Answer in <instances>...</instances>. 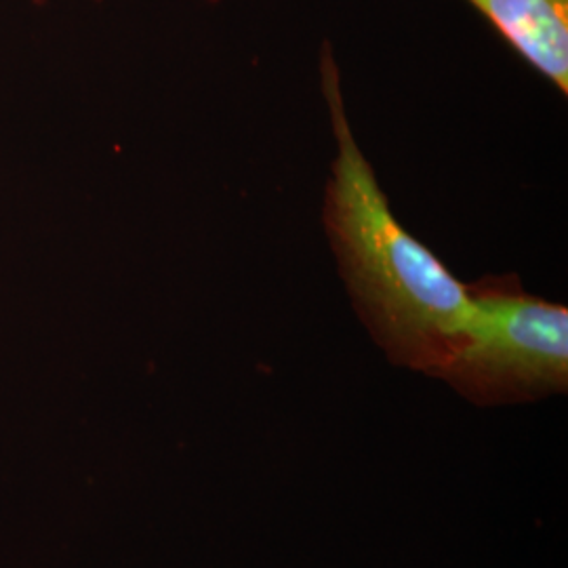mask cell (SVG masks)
Segmentation results:
<instances>
[{
	"label": "cell",
	"mask_w": 568,
	"mask_h": 568,
	"mask_svg": "<svg viewBox=\"0 0 568 568\" xmlns=\"http://www.w3.org/2000/svg\"><path fill=\"white\" fill-rule=\"evenodd\" d=\"M321 77L337 143L323 220L342 278L387 358L438 379L466 335L471 288L396 220L352 133L328 44Z\"/></svg>",
	"instance_id": "cell-1"
},
{
	"label": "cell",
	"mask_w": 568,
	"mask_h": 568,
	"mask_svg": "<svg viewBox=\"0 0 568 568\" xmlns=\"http://www.w3.org/2000/svg\"><path fill=\"white\" fill-rule=\"evenodd\" d=\"M560 93H568V0H467Z\"/></svg>",
	"instance_id": "cell-3"
},
{
	"label": "cell",
	"mask_w": 568,
	"mask_h": 568,
	"mask_svg": "<svg viewBox=\"0 0 568 568\" xmlns=\"http://www.w3.org/2000/svg\"><path fill=\"white\" fill-rule=\"evenodd\" d=\"M471 288L466 335L438 379L476 405H511L565 394L568 310L528 295L514 278Z\"/></svg>",
	"instance_id": "cell-2"
}]
</instances>
